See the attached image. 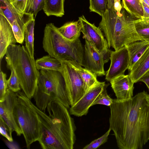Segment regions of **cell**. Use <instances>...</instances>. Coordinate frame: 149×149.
I'll return each mask as SVG.
<instances>
[{
  "label": "cell",
  "mask_w": 149,
  "mask_h": 149,
  "mask_svg": "<svg viewBox=\"0 0 149 149\" xmlns=\"http://www.w3.org/2000/svg\"><path fill=\"white\" fill-rule=\"evenodd\" d=\"M142 81L146 84L148 88L149 87V72L145 74L140 79L139 82Z\"/></svg>",
  "instance_id": "cell-36"
},
{
  "label": "cell",
  "mask_w": 149,
  "mask_h": 149,
  "mask_svg": "<svg viewBox=\"0 0 149 149\" xmlns=\"http://www.w3.org/2000/svg\"><path fill=\"white\" fill-rule=\"evenodd\" d=\"M9 69L11 71V74L8 79V88L16 93L21 89L19 82L14 70L13 68Z\"/></svg>",
  "instance_id": "cell-30"
},
{
  "label": "cell",
  "mask_w": 149,
  "mask_h": 149,
  "mask_svg": "<svg viewBox=\"0 0 149 149\" xmlns=\"http://www.w3.org/2000/svg\"><path fill=\"white\" fill-rule=\"evenodd\" d=\"M122 4L123 7L134 17H143V11L140 0H122Z\"/></svg>",
  "instance_id": "cell-25"
},
{
  "label": "cell",
  "mask_w": 149,
  "mask_h": 149,
  "mask_svg": "<svg viewBox=\"0 0 149 149\" xmlns=\"http://www.w3.org/2000/svg\"><path fill=\"white\" fill-rule=\"evenodd\" d=\"M149 72V48L134 65L129 71V75L134 84L145 74Z\"/></svg>",
  "instance_id": "cell-16"
},
{
  "label": "cell",
  "mask_w": 149,
  "mask_h": 149,
  "mask_svg": "<svg viewBox=\"0 0 149 149\" xmlns=\"http://www.w3.org/2000/svg\"><path fill=\"white\" fill-rule=\"evenodd\" d=\"M6 144L8 147L11 149H19L18 145L16 143L13 141H10L7 139L5 141Z\"/></svg>",
  "instance_id": "cell-37"
},
{
  "label": "cell",
  "mask_w": 149,
  "mask_h": 149,
  "mask_svg": "<svg viewBox=\"0 0 149 149\" xmlns=\"http://www.w3.org/2000/svg\"><path fill=\"white\" fill-rule=\"evenodd\" d=\"M5 59L7 68L15 70L22 91L31 99L37 88L39 77L34 58L25 46L13 44L8 47Z\"/></svg>",
  "instance_id": "cell-4"
},
{
  "label": "cell",
  "mask_w": 149,
  "mask_h": 149,
  "mask_svg": "<svg viewBox=\"0 0 149 149\" xmlns=\"http://www.w3.org/2000/svg\"><path fill=\"white\" fill-rule=\"evenodd\" d=\"M140 1L143 11L144 16L143 17L149 18V6L143 0H140Z\"/></svg>",
  "instance_id": "cell-35"
},
{
  "label": "cell",
  "mask_w": 149,
  "mask_h": 149,
  "mask_svg": "<svg viewBox=\"0 0 149 149\" xmlns=\"http://www.w3.org/2000/svg\"><path fill=\"white\" fill-rule=\"evenodd\" d=\"M110 82L117 100H124L133 97L134 84L129 74L120 75Z\"/></svg>",
  "instance_id": "cell-14"
},
{
  "label": "cell",
  "mask_w": 149,
  "mask_h": 149,
  "mask_svg": "<svg viewBox=\"0 0 149 149\" xmlns=\"http://www.w3.org/2000/svg\"><path fill=\"white\" fill-rule=\"evenodd\" d=\"M0 13L4 15L11 25L15 20L24 15L25 13H21L15 8L10 0H0Z\"/></svg>",
  "instance_id": "cell-22"
},
{
  "label": "cell",
  "mask_w": 149,
  "mask_h": 149,
  "mask_svg": "<svg viewBox=\"0 0 149 149\" xmlns=\"http://www.w3.org/2000/svg\"><path fill=\"white\" fill-rule=\"evenodd\" d=\"M108 86V84H105L103 90L97 97L92 106L99 104L110 106L113 104L114 99L111 98L107 93V88Z\"/></svg>",
  "instance_id": "cell-29"
},
{
  "label": "cell",
  "mask_w": 149,
  "mask_h": 149,
  "mask_svg": "<svg viewBox=\"0 0 149 149\" xmlns=\"http://www.w3.org/2000/svg\"><path fill=\"white\" fill-rule=\"evenodd\" d=\"M108 2V0H89L90 11L102 17L107 10Z\"/></svg>",
  "instance_id": "cell-28"
},
{
  "label": "cell",
  "mask_w": 149,
  "mask_h": 149,
  "mask_svg": "<svg viewBox=\"0 0 149 149\" xmlns=\"http://www.w3.org/2000/svg\"><path fill=\"white\" fill-rule=\"evenodd\" d=\"M105 82L98 81L89 88L81 98L69 108L70 114L77 117L86 115L99 95L103 90Z\"/></svg>",
  "instance_id": "cell-12"
},
{
  "label": "cell",
  "mask_w": 149,
  "mask_h": 149,
  "mask_svg": "<svg viewBox=\"0 0 149 149\" xmlns=\"http://www.w3.org/2000/svg\"><path fill=\"white\" fill-rule=\"evenodd\" d=\"M99 27L111 47L117 50L126 45L143 40L136 31L135 18L123 7L118 9L114 5V0H108L107 10L102 16Z\"/></svg>",
  "instance_id": "cell-3"
},
{
  "label": "cell",
  "mask_w": 149,
  "mask_h": 149,
  "mask_svg": "<svg viewBox=\"0 0 149 149\" xmlns=\"http://www.w3.org/2000/svg\"><path fill=\"white\" fill-rule=\"evenodd\" d=\"M44 0H27L24 13L36 16L38 12L43 10Z\"/></svg>",
  "instance_id": "cell-27"
},
{
  "label": "cell",
  "mask_w": 149,
  "mask_h": 149,
  "mask_svg": "<svg viewBox=\"0 0 149 149\" xmlns=\"http://www.w3.org/2000/svg\"><path fill=\"white\" fill-rule=\"evenodd\" d=\"M42 46L45 51L61 61H70L84 65V47L79 38L70 40L63 37L52 23L46 24Z\"/></svg>",
  "instance_id": "cell-5"
},
{
  "label": "cell",
  "mask_w": 149,
  "mask_h": 149,
  "mask_svg": "<svg viewBox=\"0 0 149 149\" xmlns=\"http://www.w3.org/2000/svg\"><path fill=\"white\" fill-rule=\"evenodd\" d=\"M33 98L36 106L45 112L48 104L56 100L67 108L71 107L65 84L61 73L53 70H40L38 86Z\"/></svg>",
  "instance_id": "cell-6"
},
{
  "label": "cell",
  "mask_w": 149,
  "mask_h": 149,
  "mask_svg": "<svg viewBox=\"0 0 149 149\" xmlns=\"http://www.w3.org/2000/svg\"><path fill=\"white\" fill-rule=\"evenodd\" d=\"M148 88L149 91V87Z\"/></svg>",
  "instance_id": "cell-40"
},
{
  "label": "cell",
  "mask_w": 149,
  "mask_h": 149,
  "mask_svg": "<svg viewBox=\"0 0 149 149\" xmlns=\"http://www.w3.org/2000/svg\"><path fill=\"white\" fill-rule=\"evenodd\" d=\"M12 130L0 117V133L6 139L10 141H13L12 136Z\"/></svg>",
  "instance_id": "cell-33"
},
{
  "label": "cell",
  "mask_w": 149,
  "mask_h": 149,
  "mask_svg": "<svg viewBox=\"0 0 149 149\" xmlns=\"http://www.w3.org/2000/svg\"><path fill=\"white\" fill-rule=\"evenodd\" d=\"M11 1V2L12 1H13V0H10Z\"/></svg>",
  "instance_id": "cell-39"
},
{
  "label": "cell",
  "mask_w": 149,
  "mask_h": 149,
  "mask_svg": "<svg viewBox=\"0 0 149 149\" xmlns=\"http://www.w3.org/2000/svg\"><path fill=\"white\" fill-rule=\"evenodd\" d=\"M72 66L79 73L85 85L88 89L98 81L97 76L79 64L72 61H69Z\"/></svg>",
  "instance_id": "cell-24"
},
{
  "label": "cell",
  "mask_w": 149,
  "mask_h": 149,
  "mask_svg": "<svg viewBox=\"0 0 149 149\" xmlns=\"http://www.w3.org/2000/svg\"><path fill=\"white\" fill-rule=\"evenodd\" d=\"M41 128L38 141L43 149H72L76 139V127L68 108L58 101L50 102L48 115L33 104Z\"/></svg>",
  "instance_id": "cell-2"
},
{
  "label": "cell",
  "mask_w": 149,
  "mask_h": 149,
  "mask_svg": "<svg viewBox=\"0 0 149 149\" xmlns=\"http://www.w3.org/2000/svg\"><path fill=\"white\" fill-rule=\"evenodd\" d=\"M84 47L83 67L97 77L105 75L104 65L110 59V50L107 53H101L86 39H85V44Z\"/></svg>",
  "instance_id": "cell-9"
},
{
  "label": "cell",
  "mask_w": 149,
  "mask_h": 149,
  "mask_svg": "<svg viewBox=\"0 0 149 149\" xmlns=\"http://www.w3.org/2000/svg\"><path fill=\"white\" fill-rule=\"evenodd\" d=\"M109 107V128L118 147L143 149L149 140V94L144 91L129 99H115Z\"/></svg>",
  "instance_id": "cell-1"
},
{
  "label": "cell",
  "mask_w": 149,
  "mask_h": 149,
  "mask_svg": "<svg viewBox=\"0 0 149 149\" xmlns=\"http://www.w3.org/2000/svg\"><path fill=\"white\" fill-rule=\"evenodd\" d=\"M34 17L32 15L25 13L21 18L15 19L11 25L17 42L22 44L24 40V31L26 23Z\"/></svg>",
  "instance_id": "cell-19"
},
{
  "label": "cell",
  "mask_w": 149,
  "mask_h": 149,
  "mask_svg": "<svg viewBox=\"0 0 149 149\" xmlns=\"http://www.w3.org/2000/svg\"><path fill=\"white\" fill-rule=\"evenodd\" d=\"M64 0H44L43 10L48 16L62 17L64 14Z\"/></svg>",
  "instance_id": "cell-21"
},
{
  "label": "cell",
  "mask_w": 149,
  "mask_h": 149,
  "mask_svg": "<svg viewBox=\"0 0 149 149\" xmlns=\"http://www.w3.org/2000/svg\"><path fill=\"white\" fill-rule=\"evenodd\" d=\"M128 51L130 61L128 69L130 71L134 65L149 48V42L145 40L138 41L125 46Z\"/></svg>",
  "instance_id": "cell-17"
},
{
  "label": "cell",
  "mask_w": 149,
  "mask_h": 149,
  "mask_svg": "<svg viewBox=\"0 0 149 149\" xmlns=\"http://www.w3.org/2000/svg\"><path fill=\"white\" fill-rule=\"evenodd\" d=\"M35 19L34 17L30 19L25 24L24 39L25 47L30 56L34 58V27Z\"/></svg>",
  "instance_id": "cell-23"
},
{
  "label": "cell",
  "mask_w": 149,
  "mask_h": 149,
  "mask_svg": "<svg viewBox=\"0 0 149 149\" xmlns=\"http://www.w3.org/2000/svg\"><path fill=\"white\" fill-rule=\"evenodd\" d=\"M17 40L12 26L7 19L0 13V60L6 55L9 46Z\"/></svg>",
  "instance_id": "cell-15"
},
{
  "label": "cell",
  "mask_w": 149,
  "mask_h": 149,
  "mask_svg": "<svg viewBox=\"0 0 149 149\" xmlns=\"http://www.w3.org/2000/svg\"><path fill=\"white\" fill-rule=\"evenodd\" d=\"M143 1L149 6V0H143Z\"/></svg>",
  "instance_id": "cell-38"
},
{
  "label": "cell",
  "mask_w": 149,
  "mask_h": 149,
  "mask_svg": "<svg viewBox=\"0 0 149 149\" xmlns=\"http://www.w3.org/2000/svg\"><path fill=\"white\" fill-rule=\"evenodd\" d=\"M82 29V24L79 19L77 21L66 22L58 28L59 31L63 37L72 41L79 38Z\"/></svg>",
  "instance_id": "cell-18"
},
{
  "label": "cell",
  "mask_w": 149,
  "mask_h": 149,
  "mask_svg": "<svg viewBox=\"0 0 149 149\" xmlns=\"http://www.w3.org/2000/svg\"><path fill=\"white\" fill-rule=\"evenodd\" d=\"M27 0H13L11 2L14 8L21 13L24 14Z\"/></svg>",
  "instance_id": "cell-34"
},
{
  "label": "cell",
  "mask_w": 149,
  "mask_h": 149,
  "mask_svg": "<svg viewBox=\"0 0 149 149\" xmlns=\"http://www.w3.org/2000/svg\"><path fill=\"white\" fill-rule=\"evenodd\" d=\"M6 73L1 71L0 72V102L5 99L8 89V80Z\"/></svg>",
  "instance_id": "cell-32"
},
{
  "label": "cell",
  "mask_w": 149,
  "mask_h": 149,
  "mask_svg": "<svg viewBox=\"0 0 149 149\" xmlns=\"http://www.w3.org/2000/svg\"><path fill=\"white\" fill-rule=\"evenodd\" d=\"M79 19L82 24L81 32L84 38L89 41L100 52L105 53L109 52L110 50L107 42L100 28L89 22L83 15L79 17Z\"/></svg>",
  "instance_id": "cell-11"
},
{
  "label": "cell",
  "mask_w": 149,
  "mask_h": 149,
  "mask_svg": "<svg viewBox=\"0 0 149 149\" xmlns=\"http://www.w3.org/2000/svg\"><path fill=\"white\" fill-rule=\"evenodd\" d=\"M111 130H108L102 136L92 141L89 144L85 146L83 149H95L104 144L107 141L108 136Z\"/></svg>",
  "instance_id": "cell-31"
},
{
  "label": "cell",
  "mask_w": 149,
  "mask_h": 149,
  "mask_svg": "<svg viewBox=\"0 0 149 149\" xmlns=\"http://www.w3.org/2000/svg\"><path fill=\"white\" fill-rule=\"evenodd\" d=\"M60 72L64 80L71 107L81 98L88 88L78 72L69 61H62Z\"/></svg>",
  "instance_id": "cell-8"
},
{
  "label": "cell",
  "mask_w": 149,
  "mask_h": 149,
  "mask_svg": "<svg viewBox=\"0 0 149 149\" xmlns=\"http://www.w3.org/2000/svg\"><path fill=\"white\" fill-rule=\"evenodd\" d=\"M109 59L111 63L106 72L105 79L110 82L124 74L125 71L128 69L130 58L127 49L124 46L116 51L110 50Z\"/></svg>",
  "instance_id": "cell-10"
},
{
  "label": "cell",
  "mask_w": 149,
  "mask_h": 149,
  "mask_svg": "<svg viewBox=\"0 0 149 149\" xmlns=\"http://www.w3.org/2000/svg\"><path fill=\"white\" fill-rule=\"evenodd\" d=\"M37 69L39 70H53L60 71L62 62L49 55L44 56L35 61Z\"/></svg>",
  "instance_id": "cell-20"
},
{
  "label": "cell",
  "mask_w": 149,
  "mask_h": 149,
  "mask_svg": "<svg viewBox=\"0 0 149 149\" xmlns=\"http://www.w3.org/2000/svg\"><path fill=\"white\" fill-rule=\"evenodd\" d=\"M134 24L139 36L143 40L149 42V18H135Z\"/></svg>",
  "instance_id": "cell-26"
},
{
  "label": "cell",
  "mask_w": 149,
  "mask_h": 149,
  "mask_svg": "<svg viewBox=\"0 0 149 149\" xmlns=\"http://www.w3.org/2000/svg\"><path fill=\"white\" fill-rule=\"evenodd\" d=\"M17 99L16 93L7 89L5 99L0 102V117L15 131L17 136L22 134L14 115V109Z\"/></svg>",
  "instance_id": "cell-13"
},
{
  "label": "cell",
  "mask_w": 149,
  "mask_h": 149,
  "mask_svg": "<svg viewBox=\"0 0 149 149\" xmlns=\"http://www.w3.org/2000/svg\"><path fill=\"white\" fill-rule=\"evenodd\" d=\"M17 99L14 109L15 119L22 131L27 149L38 141L41 134L40 122L33 104L23 91L16 93Z\"/></svg>",
  "instance_id": "cell-7"
}]
</instances>
